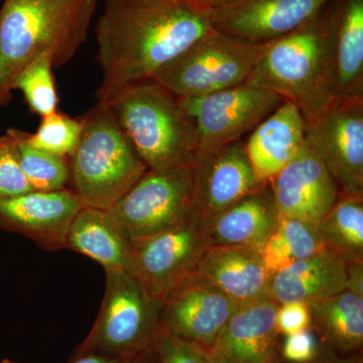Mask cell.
Instances as JSON below:
<instances>
[{
  "instance_id": "ab89813d",
  "label": "cell",
  "mask_w": 363,
  "mask_h": 363,
  "mask_svg": "<svg viewBox=\"0 0 363 363\" xmlns=\"http://www.w3.org/2000/svg\"><path fill=\"white\" fill-rule=\"evenodd\" d=\"M0 363H16V362H11V360H9V359H4V360H2V362H0Z\"/></svg>"
},
{
  "instance_id": "603a6c76",
  "label": "cell",
  "mask_w": 363,
  "mask_h": 363,
  "mask_svg": "<svg viewBox=\"0 0 363 363\" xmlns=\"http://www.w3.org/2000/svg\"><path fill=\"white\" fill-rule=\"evenodd\" d=\"M65 248L95 260L105 272L130 269V240L108 209L83 206L72 221Z\"/></svg>"
},
{
  "instance_id": "3957f363",
  "label": "cell",
  "mask_w": 363,
  "mask_h": 363,
  "mask_svg": "<svg viewBox=\"0 0 363 363\" xmlns=\"http://www.w3.org/2000/svg\"><path fill=\"white\" fill-rule=\"evenodd\" d=\"M334 1L294 32L264 43L245 83L295 104L307 125L336 100L331 59Z\"/></svg>"
},
{
  "instance_id": "d6a6232c",
  "label": "cell",
  "mask_w": 363,
  "mask_h": 363,
  "mask_svg": "<svg viewBox=\"0 0 363 363\" xmlns=\"http://www.w3.org/2000/svg\"><path fill=\"white\" fill-rule=\"evenodd\" d=\"M311 326L309 306L305 302L279 304L276 313V327L279 335L286 336L307 330Z\"/></svg>"
},
{
  "instance_id": "d6986e66",
  "label": "cell",
  "mask_w": 363,
  "mask_h": 363,
  "mask_svg": "<svg viewBox=\"0 0 363 363\" xmlns=\"http://www.w3.org/2000/svg\"><path fill=\"white\" fill-rule=\"evenodd\" d=\"M307 128L298 107L284 101L252 131L245 150L260 181L269 183L304 147Z\"/></svg>"
},
{
  "instance_id": "cb8c5ba5",
  "label": "cell",
  "mask_w": 363,
  "mask_h": 363,
  "mask_svg": "<svg viewBox=\"0 0 363 363\" xmlns=\"http://www.w3.org/2000/svg\"><path fill=\"white\" fill-rule=\"evenodd\" d=\"M310 328L323 347L342 355L362 353L363 298L350 291L307 303Z\"/></svg>"
},
{
  "instance_id": "9a60e30c",
  "label": "cell",
  "mask_w": 363,
  "mask_h": 363,
  "mask_svg": "<svg viewBox=\"0 0 363 363\" xmlns=\"http://www.w3.org/2000/svg\"><path fill=\"white\" fill-rule=\"evenodd\" d=\"M269 186L279 216L314 225L340 195L330 172L308 140L298 154L272 177Z\"/></svg>"
},
{
  "instance_id": "ffe728a7",
  "label": "cell",
  "mask_w": 363,
  "mask_h": 363,
  "mask_svg": "<svg viewBox=\"0 0 363 363\" xmlns=\"http://www.w3.org/2000/svg\"><path fill=\"white\" fill-rule=\"evenodd\" d=\"M279 215L269 183L217 214L201 230L207 247H242L259 250Z\"/></svg>"
},
{
  "instance_id": "74e56055",
  "label": "cell",
  "mask_w": 363,
  "mask_h": 363,
  "mask_svg": "<svg viewBox=\"0 0 363 363\" xmlns=\"http://www.w3.org/2000/svg\"><path fill=\"white\" fill-rule=\"evenodd\" d=\"M197 1L201 4L202 6L213 11V9L229 6V4H233L234 2L240 1V0H197Z\"/></svg>"
},
{
  "instance_id": "4dcf8cb0",
  "label": "cell",
  "mask_w": 363,
  "mask_h": 363,
  "mask_svg": "<svg viewBox=\"0 0 363 363\" xmlns=\"http://www.w3.org/2000/svg\"><path fill=\"white\" fill-rule=\"evenodd\" d=\"M157 363H210L211 351L198 344L157 334L154 341Z\"/></svg>"
},
{
  "instance_id": "2e32d148",
  "label": "cell",
  "mask_w": 363,
  "mask_h": 363,
  "mask_svg": "<svg viewBox=\"0 0 363 363\" xmlns=\"http://www.w3.org/2000/svg\"><path fill=\"white\" fill-rule=\"evenodd\" d=\"M333 0H240L212 11L217 32L250 43H267L294 32Z\"/></svg>"
},
{
  "instance_id": "ba28073f",
  "label": "cell",
  "mask_w": 363,
  "mask_h": 363,
  "mask_svg": "<svg viewBox=\"0 0 363 363\" xmlns=\"http://www.w3.org/2000/svg\"><path fill=\"white\" fill-rule=\"evenodd\" d=\"M193 189L194 162L147 169L108 210L130 240L147 238L192 219Z\"/></svg>"
},
{
  "instance_id": "e575fe53",
  "label": "cell",
  "mask_w": 363,
  "mask_h": 363,
  "mask_svg": "<svg viewBox=\"0 0 363 363\" xmlns=\"http://www.w3.org/2000/svg\"><path fill=\"white\" fill-rule=\"evenodd\" d=\"M308 363H363L362 353L353 355H342L333 351L322 348L321 352L315 359Z\"/></svg>"
},
{
  "instance_id": "d590c367",
  "label": "cell",
  "mask_w": 363,
  "mask_h": 363,
  "mask_svg": "<svg viewBox=\"0 0 363 363\" xmlns=\"http://www.w3.org/2000/svg\"><path fill=\"white\" fill-rule=\"evenodd\" d=\"M133 359V358H131ZM131 359H121V358L100 357V355H83L71 358L68 363H128Z\"/></svg>"
},
{
  "instance_id": "f546056e",
  "label": "cell",
  "mask_w": 363,
  "mask_h": 363,
  "mask_svg": "<svg viewBox=\"0 0 363 363\" xmlns=\"http://www.w3.org/2000/svg\"><path fill=\"white\" fill-rule=\"evenodd\" d=\"M35 191L18 162L16 138L11 128L0 136V196H16Z\"/></svg>"
},
{
  "instance_id": "9c48e42d",
  "label": "cell",
  "mask_w": 363,
  "mask_h": 363,
  "mask_svg": "<svg viewBox=\"0 0 363 363\" xmlns=\"http://www.w3.org/2000/svg\"><path fill=\"white\" fill-rule=\"evenodd\" d=\"M180 102L194 125L197 157L238 142L284 100L271 91L242 84L205 96L180 98Z\"/></svg>"
},
{
  "instance_id": "7402d4cb",
  "label": "cell",
  "mask_w": 363,
  "mask_h": 363,
  "mask_svg": "<svg viewBox=\"0 0 363 363\" xmlns=\"http://www.w3.org/2000/svg\"><path fill=\"white\" fill-rule=\"evenodd\" d=\"M331 59L336 100L363 97V0L334 1Z\"/></svg>"
},
{
  "instance_id": "8fae6325",
  "label": "cell",
  "mask_w": 363,
  "mask_h": 363,
  "mask_svg": "<svg viewBox=\"0 0 363 363\" xmlns=\"http://www.w3.org/2000/svg\"><path fill=\"white\" fill-rule=\"evenodd\" d=\"M206 248L201 228L190 219L162 233L130 240L128 272L150 295L162 301L195 272Z\"/></svg>"
},
{
  "instance_id": "30bf717a",
  "label": "cell",
  "mask_w": 363,
  "mask_h": 363,
  "mask_svg": "<svg viewBox=\"0 0 363 363\" xmlns=\"http://www.w3.org/2000/svg\"><path fill=\"white\" fill-rule=\"evenodd\" d=\"M240 307L194 272L162 298L160 332L212 350Z\"/></svg>"
},
{
  "instance_id": "44dd1931",
  "label": "cell",
  "mask_w": 363,
  "mask_h": 363,
  "mask_svg": "<svg viewBox=\"0 0 363 363\" xmlns=\"http://www.w3.org/2000/svg\"><path fill=\"white\" fill-rule=\"evenodd\" d=\"M346 264L328 248L272 276L269 295L278 304L305 302L338 295L346 290Z\"/></svg>"
},
{
  "instance_id": "83f0119b",
  "label": "cell",
  "mask_w": 363,
  "mask_h": 363,
  "mask_svg": "<svg viewBox=\"0 0 363 363\" xmlns=\"http://www.w3.org/2000/svg\"><path fill=\"white\" fill-rule=\"evenodd\" d=\"M52 68L51 57L44 54L28 64L13 81V90H21L30 111L40 117L58 111Z\"/></svg>"
},
{
  "instance_id": "f1b7e54d",
  "label": "cell",
  "mask_w": 363,
  "mask_h": 363,
  "mask_svg": "<svg viewBox=\"0 0 363 363\" xmlns=\"http://www.w3.org/2000/svg\"><path fill=\"white\" fill-rule=\"evenodd\" d=\"M82 130L81 119L56 111L42 117L35 133H28V145L56 156L69 157L77 147Z\"/></svg>"
},
{
  "instance_id": "6da1fadb",
  "label": "cell",
  "mask_w": 363,
  "mask_h": 363,
  "mask_svg": "<svg viewBox=\"0 0 363 363\" xmlns=\"http://www.w3.org/2000/svg\"><path fill=\"white\" fill-rule=\"evenodd\" d=\"M213 30L212 9L197 0H105L95 28L104 72L98 104L150 80Z\"/></svg>"
},
{
  "instance_id": "f35d334b",
  "label": "cell",
  "mask_w": 363,
  "mask_h": 363,
  "mask_svg": "<svg viewBox=\"0 0 363 363\" xmlns=\"http://www.w3.org/2000/svg\"><path fill=\"white\" fill-rule=\"evenodd\" d=\"M210 363H227L225 360L223 359L218 354V353L215 352V351H211V359H210Z\"/></svg>"
},
{
  "instance_id": "7a4b0ae2",
  "label": "cell",
  "mask_w": 363,
  "mask_h": 363,
  "mask_svg": "<svg viewBox=\"0 0 363 363\" xmlns=\"http://www.w3.org/2000/svg\"><path fill=\"white\" fill-rule=\"evenodd\" d=\"M98 0H6L0 9V106L13 98V81L48 54L65 66L87 38Z\"/></svg>"
},
{
  "instance_id": "7c38bea8",
  "label": "cell",
  "mask_w": 363,
  "mask_h": 363,
  "mask_svg": "<svg viewBox=\"0 0 363 363\" xmlns=\"http://www.w3.org/2000/svg\"><path fill=\"white\" fill-rule=\"evenodd\" d=\"M307 126L308 143L330 172L340 195L363 194V97L335 100Z\"/></svg>"
},
{
  "instance_id": "52a82bcc",
  "label": "cell",
  "mask_w": 363,
  "mask_h": 363,
  "mask_svg": "<svg viewBox=\"0 0 363 363\" xmlns=\"http://www.w3.org/2000/svg\"><path fill=\"white\" fill-rule=\"evenodd\" d=\"M264 43L211 30L152 76L179 98H196L245 84Z\"/></svg>"
},
{
  "instance_id": "5b68a950",
  "label": "cell",
  "mask_w": 363,
  "mask_h": 363,
  "mask_svg": "<svg viewBox=\"0 0 363 363\" xmlns=\"http://www.w3.org/2000/svg\"><path fill=\"white\" fill-rule=\"evenodd\" d=\"M108 106L150 171L194 162V125L180 98L164 86L152 79L135 83L121 91Z\"/></svg>"
},
{
  "instance_id": "5bb4252c",
  "label": "cell",
  "mask_w": 363,
  "mask_h": 363,
  "mask_svg": "<svg viewBox=\"0 0 363 363\" xmlns=\"http://www.w3.org/2000/svg\"><path fill=\"white\" fill-rule=\"evenodd\" d=\"M84 206L71 188L0 196V228L21 234L47 252L66 247L73 219Z\"/></svg>"
},
{
  "instance_id": "d4e9b609",
  "label": "cell",
  "mask_w": 363,
  "mask_h": 363,
  "mask_svg": "<svg viewBox=\"0 0 363 363\" xmlns=\"http://www.w3.org/2000/svg\"><path fill=\"white\" fill-rule=\"evenodd\" d=\"M316 227L326 248L347 262L363 260V194L339 195Z\"/></svg>"
},
{
  "instance_id": "ac0fdd59",
  "label": "cell",
  "mask_w": 363,
  "mask_h": 363,
  "mask_svg": "<svg viewBox=\"0 0 363 363\" xmlns=\"http://www.w3.org/2000/svg\"><path fill=\"white\" fill-rule=\"evenodd\" d=\"M195 272L240 307L269 297L272 276L255 248L207 247Z\"/></svg>"
},
{
  "instance_id": "4316f807",
  "label": "cell",
  "mask_w": 363,
  "mask_h": 363,
  "mask_svg": "<svg viewBox=\"0 0 363 363\" xmlns=\"http://www.w3.org/2000/svg\"><path fill=\"white\" fill-rule=\"evenodd\" d=\"M16 138L21 171L35 191H58L69 188L68 157L56 156L28 145L26 131L11 128Z\"/></svg>"
},
{
  "instance_id": "8992f818",
  "label": "cell",
  "mask_w": 363,
  "mask_h": 363,
  "mask_svg": "<svg viewBox=\"0 0 363 363\" xmlns=\"http://www.w3.org/2000/svg\"><path fill=\"white\" fill-rule=\"evenodd\" d=\"M101 308L87 337L72 358L83 355L131 359L160 333L162 301L128 272L107 271Z\"/></svg>"
},
{
  "instance_id": "1f68e13d",
  "label": "cell",
  "mask_w": 363,
  "mask_h": 363,
  "mask_svg": "<svg viewBox=\"0 0 363 363\" xmlns=\"http://www.w3.org/2000/svg\"><path fill=\"white\" fill-rule=\"evenodd\" d=\"M281 337V353L286 363L312 362L323 348L311 328Z\"/></svg>"
},
{
  "instance_id": "4fadbf2b",
  "label": "cell",
  "mask_w": 363,
  "mask_h": 363,
  "mask_svg": "<svg viewBox=\"0 0 363 363\" xmlns=\"http://www.w3.org/2000/svg\"><path fill=\"white\" fill-rule=\"evenodd\" d=\"M267 184L255 175L241 140L210 156L195 157L191 218L202 228L217 214Z\"/></svg>"
},
{
  "instance_id": "277c9868",
  "label": "cell",
  "mask_w": 363,
  "mask_h": 363,
  "mask_svg": "<svg viewBox=\"0 0 363 363\" xmlns=\"http://www.w3.org/2000/svg\"><path fill=\"white\" fill-rule=\"evenodd\" d=\"M68 157L71 188L84 206L111 209L147 171L111 106L98 104L81 118Z\"/></svg>"
},
{
  "instance_id": "8d00e7d4",
  "label": "cell",
  "mask_w": 363,
  "mask_h": 363,
  "mask_svg": "<svg viewBox=\"0 0 363 363\" xmlns=\"http://www.w3.org/2000/svg\"><path fill=\"white\" fill-rule=\"evenodd\" d=\"M128 363H157L156 351H155L154 343L149 346L147 350L142 351L140 354L133 357Z\"/></svg>"
},
{
  "instance_id": "484cf974",
  "label": "cell",
  "mask_w": 363,
  "mask_h": 363,
  "mask_svg": "<svg viewBox=\"0 0 363 363\" xmlns=\"http://www.w3.org/2000/svg\"><path fill=\"white\" fill-rule=\"evenodd\" d=\"M324 248L326 247L316 225L279 216L259 253L267 272L274 276L294 262L307 259Z\"/></svg>"
},
{
  "instance_id": "836d02e7",
  "label": "cell",
  "mask_w": 363,
  "mask_h": 363,
  "mask_svg": "<svg viewBox=\"0 0 363 363\" xmlns=\"http://www.w3.org/2000/svg\"><path fill=\"white\" fill-rule=\"evenodd\" d=\"M363 298V260L346 264V290Z\"/></svg>"
},
{
  "instance_id": "e0dca14e",
  "label": "cell",
  "mask_w": 363,
  "mask_h": 363,
  "mask_svg": "<svg viewBox=\"0 0 363 363\" xmlns=\"http://www.w3.org/2000/svg\"><path fill=\"white\" fill-rule=\"evenodd\" d=\"M278 306L271 297L241 306L212 350L227 363H286L276 327Z\"/></svg>"
}]
</instances>
